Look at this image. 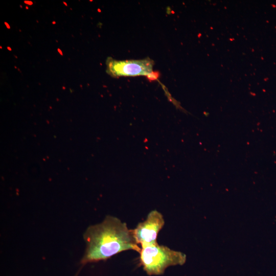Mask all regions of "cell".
Segmentation results:
<instances>
[{"label": "cell", "mask_w": 276, "mask_h": 276, "mask_svg": "<svg viewBox=\"0 0 276 276\" xmlns=\"http://www.w3.org/2000/svg\"><path fill=\"white\" fill-rule=\"evenodd\" d=\"M186 256L158 244L141 247L140 262L149 275L163 274L169 266L183 265Z\"/></svg>", "instance_id": "7a4b0ae2"}, {"label": "cell", "mask_w": 276, "mask_h": 276, "mask_svg": "<svg viewBox=\"0 0 276 276\" xmlns=\"http://www.w3.org/2000/svg\"><path fill=\"white\" fill-rule=\"evenodd\" d=\"M86 249L81 263L106 260L123 251L140 252L133 229L118 218L107 216L100 223L88 226L83 234Z\"/></svg>", "instance_id": "6da1fadb"}, {"label": "cell", "mask_w": 276, "mask_h": 276, "mask_svg": "<svg viewBox=\"0 0 276 276\" xmlns=\"http://www.w3.org/2000/svg\"><path fill=\"white\" fill-rule=\"evenodd\" d=\"M271 6H272L273 7H274V8H275V7H276L275 5H271Z\"/></svg>", "instance_id": "8992f818"}, {"label": "cell", "mask_w": 276, "mask_h": 276, "mask_svg": "<svg viewBox=\"0 0 276 276\" xmlns=\"http://www.w3.org/2000/svg\"><path fill=\"white\" fill-rule=\"evenodd\" d=\"M164 224L163 215L156 210L151 211L146 219L139 223L133 229V235L137 244H140L142 247L158 244V234Z\"/></svg>", "instance_id": "3957f363"}, {"label": "cell", "mask_w": 276, "mask_h": 276, "mask_svg": "<svg viewBox=\"0 0 276 276\" xmlns=\"http://www.w3.org/2000/svg\"><path fill=\"white\" fill-rule=\"evenodd\" d=\"M160 76V74L158 71L152 72L150 74L146 76L147 79L149 81H153L157 80Z\"/></svg>", "instance_id": "5b68a950"}, {"label": "cell", "mask_w": 276, "mask_h": 276, "mask_svg": "<svg viewBox=\"0 0 276 276\" xmlns=\"http://www.w3.org/2000/svg\"><path fill=\"white\" fill-rule=\"evenodd\" d=\"M106 64L108 73L113 77L147 76L152 72L154 61L149 58L117 61L109 57Z\"/></svg>", "instance_id": "277c9868"}]
</instances>
